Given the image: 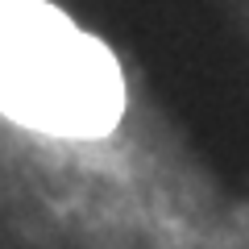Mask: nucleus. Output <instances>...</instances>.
I'll return each mask as SVG.
<instances>
[{
	"mask_svg": "<svg viewBox=\"0 0 249 249\" xmlns=\"http://www.w3.org/2000/svg\"><path fill=\"white\" fill-rule=\"evenodd\" d=\"M0 249H249V187L67 0H0Z\"/></svg>",
	"mask_w": 249,
	"mask_h": 249,
	"instance_id": "f257e3e1",
	"label": "nucleus"
},
{
	"mask_svg": "<svg viewBox=\"0 0 249 249\" xmlns=\"http://www.w3.org/2000/svg\"><path fill=\"white\" fill-rule=\"evenodd\" d=\"M212 4L224 17V25L232 29V37H237L241 54H245V62H249V0H212Z\"/></svg>",
	"mask_w": 249,
	"mask_h": 249,
	"instance_id": "f03ea898",
	"label": "nucleus"
}]
</instances>
